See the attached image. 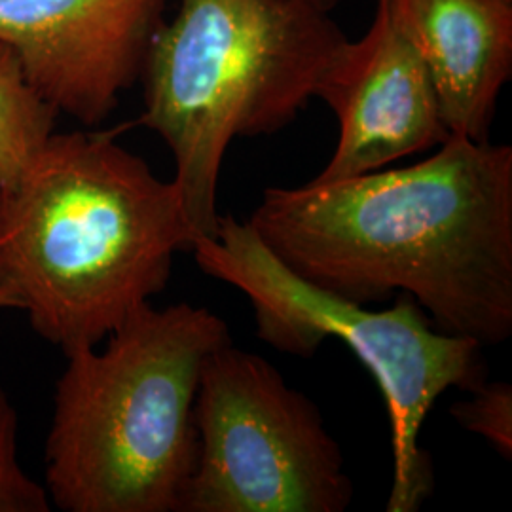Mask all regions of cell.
Wrapping results in <instances>:
<instances>
[{
  "instance_id": "9c48e42d",
  "label": "cell",
  "mask_w": 512,
  "mask_h": 512,
  "mask_svg": "<svg viewBox=\"0 0 512 512\" xmlns=\"http://www.w3.org/2000/svg\"><path fill=\"white\" fill-rule=\"evenodd\" d=\"M418 50L452 135L490 141L512 74V0H387Z\"/></svg>"
},
{
  "instance_id": "5b68a950",
  "label": "cell",
  "mask_w": 512,
  "mask_h": 512,
  "mask_svg": "<svg viewBox=\"0 0 512 512\" xmlns=\"http://www.w3.org/2000/svg\"><path fill=\"white\" fill-rule=\"evenodd\" d=\"M203 274L243 294L255 311L256 336L294 357H313L330 338L346 344L374 376L391 423L393 482L387 512H418L435 490L433 459L421 429L450 389L488 382L484 346L437 329L420 306L399 294L389 310L329 293L289 270L247 220L219 217L213 236L190 251Z\"/></svg>"
},
{
  "instance_id": "277c9868",
  "label": "cell",
  "mask_w": 512,
  "mask_h": 512,
  "mask_svg": "<svg viewBox=\"0 0 512 512\" xmlns=\"http://www.w3.org/2000/svg\"><path fill=\"white\" fill-rule=\"evenodd\" d=\"M177 2L148 50L139 122L173 154V183L198 239L219 224L228 147L291 126L317 99L346 37L329 12L304 0Z\"/></svg>"
},
{
  "instance_id": "7c38bea8",
  "label": "cell",
  "mask_w": 512,
  "mask_h": 512,
  "mask_svg": "<svg viewBox=\"0 0 512 512\" xmlns=\"http://www.w3.org/2000/svg\"><path fill=\"white\" fill-rule=\"evenodd\" d=\"M471 397L452 404L450 414L465 431L492 444L503 459L512 458V385L484 382Z\"/></svg>"
},
{
  "instance_id": "6da1fadb",
  "label": "cell",
  "mask_w": 512,
  "mask_h": 512,
  "mask_svg": "<svg viewBox=\"0 0 512 512\" xmlns=\"http://www.w3.org/2000/svg\"><path fill=\"white\" fill-rule=\"evenodd\" d=\"M289 270L359 304L410 296L484 348L512 336V148L450 135L418 164L272 186L247 219Z\"/></svg>"
},
{
  "instance_id": "4fadbf2b",
  "label": "cell",
  "mask_w": 512,
  "mask_h": 512,
  "mask_svg": "<svg viewBox=\"0 0 512 512\" xmlns=\"http://www.w3.org/2000/svg\"><path fill=\"white\" fill-rule=\"evenodd\" d=\"M304 2H308L311 6H317V8H321V10H325V12H330L334 6H338L342 0H304Z\"/></svg>"
},
{
  "instance_id": "30bf717a",
  "label": "cell",
  "mask_w": 512,
  "mask_h": 512,
  "mask_svg": "<svg viewBox=\"0 0 512 512\" xmlns=\"http://www.w3.org/2000/svg\"><path fill=\"white\" fill-rule=\"evenodd\" d=\"M57 116L29 84L18 55L0 42V188H12L37 160Z\"/></svg>"
},
{
  "instance_id": "8fae6325",
  "label": "cell",
  "mask_w": 512,
  "mask_h": 512,
  "mask_svg": "<svg viewBox=\"0 0 512 512\" xmlns=\"http://www.w3.org/2000/svg\"><path fill=\"white\" fill-rule=\"evenodd\" d=\"M44 484L29 475L19 458V416L8 393L0 389V512H48Z\"/></svg>"
},
{
  "instance_id": "52a82bcc",
  "label": "cell",
  "mask_w": 512,
  "mask_h": 512,
  "mask_svg": "<svg viewBox=\"0 0 512 512\" xmlns=\"http://www.w3.org/2000/svg\"><path fill=\"white\" fill-rule=\"evenodd\" d=\"M169 0H0V42L59 114L99 126L143 74Z\"/></svg>"
},
{
  "instance_id": "3957f363",
  "label": "cell",
  "mask_w": 512,
  "mask_h": 512,
  "mask_svg": "<svg viewBox=\"0 0 512 512\" xmlns=\"http://www.w3.org/2000/svg\"><path fill=\"white\" fill-rule=\"evenodd\" d=\"M67 355L55 384L44 488L63 512H181L198 452L203 365L232 342L202 306L145 304Z\"/></svg>"
},
{
  "instance_id": "7a4b0ae2",
  "label": "cell",
  "mask_w": 512,
  "mask_h": 512,
  "mask_svg": "<svg viewBox=\"0 0 512 512\" xmlns=\"http://www.w3.org/2000/svg\"><path fill=\"white\" fill-rule=\"evenodd\" d=\"M194 241L177 184L116 131H54L0 188V294L65 357L101 346L164 293Z\"/></svg>"
},
{
  "instance_id": "5bb4252c",
  "label": "cell",
  "mask_w": 512,
  "mask_h": 512,
  "mask_svg": "<svg viewBox=\"0 0 512 512\" xmlns=\"http://www.w3.org/2000/svg\"><path fill=\"white\" fill-rule=\"evenodd\" d=\"M0 310H12L10 300H8V298H4L2 294H0Z\"/></svg>"
},
{
  "instance_id": "ba28073f",
  "label": "cell",
  "mask_w": 512,
  "mask_h": 512,
  "mask_svg": "<svg viewBox=\"0 0 512 512\" xmlns=\"http://www.w3.org/2000/svg\"><path fill=\"white\" fill-rule=\"evenodd\" d=\"M317 99L336 114L340 137L315 181H340L382 169L440 147L452 135L429 71L387 0L376 2L363 37L355 42L346 38L338 46Z\"/></svg>"
},
{
  "instance_id": "8992f818",
  "label": "cell",
  "mask_w": 512,
  "mask_h": 512,
  "mask_svg": "<svg viewBox=\"0 0 512 512\" xmlns=\"http://www.w3.org/2000/svg\"><path fill=\"white\" fill-rule=\"evenodd\" d=\"M181 512H344L353 482L310 397L230 342L205 361Z\"/></svg>"
}]
</instances>
